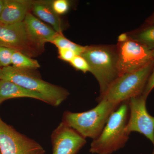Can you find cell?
Here are the masks:
<instances>
[{
    "label": "cell",
    "instance_id": "obj_1",
    "mask_svg": "<svg viewBox=\"0 0 154 154\" xmlns=\"http://www.w3.org/2000/svg\"><path fill=\"white\" fill-rule=\"evenodd\" d=\"M98 102L96 107L88 111L80 113L65 111L62 122L85 138L95 139L102 132L110 116L120 105L105 99Z\"/></svg>",
    "mask_w": 154,
    "mask_h": 154
},
{
    "label": "cell",
    "instance_id": "obj_2",
    "mask_svg": "<svg viewBox=\"0 0 154 154\" xmlns=\"http://www.w3.org/2000/svg\"><path fill=\"white\" fill-rule=\"evenodd\" d=\"M85 59L91 72L99 83L101 98L119 77L116 46L96 45L87 46L81 55Z\"/></svg>",
    "mask_w": 154,
    "mask_h": 154
},
{
    "label": "cell",
    "instance_id": "obj_3",
    "mask_svg": "<svg viewBox=\"0 0 154 154\" xmlns=\"http://www.w3.org/2000/svg\"><path fill=\"white\" fill-rule=\"evenodd\" d=\"M128 108V101L122 102L111 114L101 133L93 140L90 152L111 154L124 146L129 139L125 130Z\"/></svg>",
    "mask_w": 154,
    "mask_h": 154
},
{
    "label": "cell",
    "instance_id": "obj_4",
    "mask_svg": "<svg viewBox=\"0 0 154 154\" xmlns=\"http://www.w3.org/2000/svg\"><path fill=\"white\" fill-rule=\"evenodd\" d=\"M0 80H5L41 94L47 103L57 107L68 97L66 89L42 79L33 70H24L12 66L0 68Z\"/></svg>",
    "mask_w": 154,
    "mask_h": 154
},
{
    "label": "cell",
    "instance_id": "obj_5",
    "mask_svg": "<svg viewBox=\"0 0 154 154\" xmlns=\"http://www.w3.org/2000/svg\"><path fill=\"white\" fill-rule=\"evenodd\" d=\"M154 67V60L143 67L119 76L110 86L105 94L98 99H105L116 104L128 101L143 94Z\"/></svg>",
    "mask_w": 154,
    "mask_h": 154
},
{
    "label": "cell",
    "instance_id": "obj_6",
    "mask_svg": "<svg viewBox=\"0 0 154 154\" xmlns=\"http://www.w3.org/2000/svg\"><path fill=\"white\" fill-rule=\"evenodd\" d=\"M0 45L31 58L40 55L45 50V45L33 37L24 21L11 25H0Z\"/></svg>",
    "mask_w": 154,
    "mask_h": 154
},
{
    "label": "cell",
    "instance_id": "obj_7",
    "mask_svg": "<svg viewBox=\"0 0 154 154\" xmlns=\"http://www.w3.org/2000/svg\"><path fill=\"white\" fill-rule=\"evenodd\" d=\"M0 149L2 154H45L37 142L22 134L0 117Z\"/></svg>",
    "mask_w": 154,
    "mask_h": 154
},
{
    "label": "cell",
    "instance_id": "obj_8",
    "mask_svg": "<svg viewBox=\"0 0 154 154\" xmlns=\"http://www.w3.org/2000/svg\"><path fill=\"white\" fill-rule=\"evenodd\" d=\"M116 49L119 76L139 69L154 60L152 51L130 38L118 42Z\"/></svg>",
    "mask_w": 154,
    "mask_h": 154
},
{
    "label": "cell",
    "instance_id": "obj_9",
    "mask_svg": "<svg viewBox=\"0 0 154 154\" xmlns=\"http://www.w3.org/2000/svg\"><path fill=\"white\" fill-rule=\"evenodd\" d=\"M146 99L142 94L128 100L130 112L125 130L129 134L132 132L143 134L154 146V117L147 110Z\"/></svg>",
    "mask_w": 154,
    "mask_h": 154
},
{
    "label": "cell",
    "instance_id": "obj_10",
    "mask_svg": "<svg viewBox=\"0 0 154 154\" xmlns=\"http://www.w3.org/2000/svg\"><path fill=\"white\" fill-rule=\"evenodd\" d=\"M51 138L52 154H77L87 143L86 138L62 122L53 131Z\"/></svg>",
    "mask_w": 154,
    "mask_h": 154
},
{
    "label": "cell",
    "instance_id": "obj_11",
    "mask_svg": "<svg viewBox=\"0 0 154 154\" xmlns=\"http://www.w3.org/2000/svg\"><path fill=\"white\" fill-rule=\"evenodd\" d=\"M34 1L4 0L0 25H11L22 22L32 11Z\"/></svg>",
    "mask_w": 154,
    "mask_h": 154
},
{
    "label": "cell",
    "instance_id": "obj_12",
    "mask_svg": "<svg viewBox=\"0 0 154 154\" xmlns=\"http://www.w3.org/2000/svg\"><path fill=\"white\" fill-rule=\"evenodd\" d=\"M51 3L52 1H34L32 14L42 22L49 24L56 32L62 33L63 26L61 19L53 10Z\"/></svg>",
    "mask_w": 154,
    "mask_h": 154
},
{
    "label": "cell",
    "instance_id": "obj_13",
    "mask_svg": "<svg viewBox=\"0 0 154 154\" xmlns=\"http://www.w3.org/2000/svg\"><path fill=\"white\" fill-rule=\"evenodd\" d=\"M24 22L33 37L44 45L47 42H50L58 33L53 28L38 19L31 12L27 14Z\"/></svg>",
    "mask_w": 154,
    "mask_h": 154
},
{
    "label": "cell",
    "instance_id": "obj_14",
    "mask_svg": "<svg viewBox=\"0 0 154 154\" xmlns=\"http://www.w3.org/2000/svg\"><path fill=\"white\" fill-rule=\"evenodd\" d=\"M19 98H30L40 100L47 103L44 96L5 80H0V105L9 99Z\"/></svg>",
    "mask_w": 154,
    "mask_h": 154
},
{
    "label": "cell",
    "instance_id": "obj_15",
    "mask_svg": "<svg viewBox=\"0 0 154 154\" xmlns=\"http://www.w3.org/2000/svg\"><path fill=\"white\" fill-rule=\"evenodd\" d=\"M129 38L151 51L154 49V25L128 33Z\"/></svg>",
    "mask_w": 154,
    "mask_h": 154
},
{
    "label": "cell",
    "instance_id": "obj_16",
    "mask_svg": "<svg viewBox=\"0 0 154 154\" xmlns=\"http://www.w3.org/2000/svg\"><path fill=\"white\" fill-rule=\"evenodd\" d=\"M11 66L17 68L30 70H34L40 67L36 60L14 50L12 56Z\"/></svg>",
    "mask_w": 154,
    "mask_h": 154
},
{
    "label": "cell",
    "instance_id": "obj_17",
    "mask_svg": "<svg viewBox=\"0 0 154 154\" xmlns=\"http://www.w3.org/2000/svg\"><path fill=\"white\" fill-rule=\"evenodd\" d=\"M50 43L55 45L57 48H68L72 50L75 52L77 55H81L87 47L76 44L70 41L65 37L62 33H57Z\"/></svg>",
    "mask_w": 154,
    "mask_h": 154
},
{
    "label": "cell",
    "instance_id": "obj_18",
    "mask_svg": "<svg viewBox=\"0 0 154 154\" xmlns=\"http://www.w3.org/2000/svg\"><path fill=\"white\" fill-rule=\"evenodd\" d=\"M14 50L0 45V68L11 65V59Z\"/></svg>",
    "mask_w": 154,
    "mask_h": 154
},
{
    "label": "cell",
    "instance_id": "obj_19",
    "mask_svg": "<svg viewBox=\"0 0 154 154\" xmlns=\"http://www.w3.org/2000/svg\"><path fill=\"white\" fill-rule=\"evenodd\" d=\"M76 69L83 72H90V66L85 58L81 55H76L69 63Z\"/></svg>",
    "mask_w": 154,
    "mask_h": 154
},
{
    "label": "cell",
    "instance_id": "obj_20",
    "mask_svg": "<svg viewBox=\"0 0 154 154\" xmlns=\"http://www.w3.org/2000/svg\"><path fill=\"white\" fill-rule=\"evenodd\" d=\"M70 3L66 0H55L52 1L51 6L53 10L59 16L65 14L69 11Z\"/></svg>",
    "mask_w": 154,
    "mask_h": 154
},
{
    "label": "cell",
    "instance_id": "obj_21",
    "mask_svg": "<svg viewBox=\"0 0 154 154\" xmlns=\"http://www.w3.org/2000/svg\"><path fill=\"white\" fill-rule=\"evenodd\" d=\"M58 57L61 60L67 62H70L77 55L73 51L68 48H58Z\"/></svg>",
    "mask_w": 154,
    "mask_h": 154
},
{
    "label": "cell",
    "instance_id": "obj_22",
    "mask_svg": "<svg viewBox=\"0 0 154 154\" xmlns=\"http://www.w3.org/2000/svg\"><path fill=\"white\" fill-rule=\"evenodd\" d=\"M154 88V67L147 83L143 95L146 98Z\"/></svg>",
    "mask_w": 154,
    "mask_h": 154
},
{
    "label": "cell",
    "instance_id": "obj_23",
    "mask_svg": "<svg viewBox=\"0 0 154 154\" xmlns=\"http://www.w3.org/2000/svg\"><path fill=\"white\" fill-rule=\"evenodd\" d=\"M129 37L128 34L127 33H124L121 34V35L119 36L118 38V41L119 43H122V42H125L129 39Z\"/></svg>",
    "mask_w": 154,
    "mask_h": 154
},
{
    "label": "cell",
    "instance_id": "obj_24",
    "mask_svg": "<svg viewBox=\"0 0 154 154\" xmlns=\"http://www.w3.org/2000/svg\"><path fill=\"white\" fill-rule=\"evenodd\" d=\"M4 0H0V20H1V15L4 7Z\"/></svg>",
    "mask_w": 154,
    "mask_h": 154
},
{
    "label": "cell",
    "instance_id": "obj_25",
    "mask_svg": "<svg viewBox=\"0 0 154 154\" xmlns=\"http://www.w3.org/2000/svg\"><path fill=\"white\" fill-rule=\"evenodd\" d=\"M148 23L150 25H154V14L148 20Z\"/></svg>",
    "mask_w": 154,
    "mask_h": 154
},
{
    "label": "cell",
    "instance_id": "obj_26",
    "mask_svg": "<svg viewBox=\"0 0 154 154\" xmlns=\"http://www.w3.org/2000/svg\"><path fill=\"white\" fill-rule=\"evenodd\" d=\"M152 56L154 60V49L152 51Z\"/></svg>",
    "mask_w": 154,
    "mask_h": 154
},
{
    "label": "cell",
    "instance_id": "obj_27",
    "mask_svg": "<svg viewBox=\"0 0 154 154\" xmlns=\"http://www.w3.org/2000/svg\"><path fill=\"white\" fill-rule=\"evenodd\" d=\"M152 154H154V148L153 151L152 153Z\"/></svg>",
    "mask_w": 154,
    "mask_h": 154
},
{
    "label": "cell",
    "instance_id": "obj_28",
    "mask_svg": "<svg viewBox=\"0 0 154 154\" xmlns=\"http://www.w3.org/2000/svg\"><path fill=\"white\" fill-rule=\"evenodd\" d=\"M0 154H2V152H1V149H0Z\"/></svg>",
    "mask_w": 154,
    "mask_h": 154
}]
</instances>
